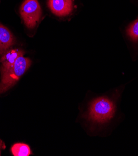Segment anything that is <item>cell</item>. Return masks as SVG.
I'll return each instance as SVG.
<instances>
[{
  "label": "cell",
  "instance_id": "ba28073f",
  "mask_svg": "<svg viewBox=\"0 0 138 156\" xmlns=\"http://www.w3.org/2000/svg\"><path fill=\"white\" fill-rule=\"evenodd\" d=\"M127 33L129 37L134 41H138V19L128 27Z\"/></svg>",
  "mask_w": 138,
  "mask_h": 156
},
{
  "label": "cell",
  "instance_id": "8992f818",
  "mask_svg": "<svg viewBox=\"0 0 138 156\" xmlns=\"http://www.w3.org/2000/svg\"><path fill=\"white\" fill-rule=\"evenodd\" d=\"M24 51L17 49L6 51L1 58V62L2 64L1 69H6L11 67L16 62L18 58L21 55H24Z\"/></svg>",
  "mask_w": 138,
  "mask_h": 156
},
{
  "label": "cell",
  "instance_id": "277c9868",
  "mask_svg": "<svg viewBox=\"0 0 138 156\" xmlns=\"http://www.w3.org/2000/svg\"><path fill=\"white\" fill-rule=\"evenodd\" d=\"M48 6L57 16H65L73 9L72 0H49Z\"/></svg>",
  "mask_w": 138,
  "mask_h": 156
},
{
  "label": "cell",
  "instance_id": "3957f363",
  "mask_svg": "<svg viewBox=\"0 0 138 156\" xmlns=\"http://www.w3.org/2000/svg\"><path fill=\"white\" fill-rule=\"evenodd\" d=\"M20 14L26 26L34 28L39 21L42 11L37 0H24L20 8Z\"/></svg>",
  "mask_w": 138,
  "mask_h": 156
},
{
  "label": "cell",
  "instance_id": "9c48e42d",
  "mask_svg": "<svg viewBox=\"0 0 138 156\" xmlns=\"http://www.w3.org/2000/svg\"><path fill=\"white\" fill-rule=\"evenodd\" d=\"M5 147V146L4 144V143L2 142V141L0 139V154H1V150L2 149H4Z\"/></svg>",
  "mask_w": 138,
  "mask_h": 156
},
{
  "label": "cell",
  "instance_id": "5b68a950",
  "mask_svg": "<svg viewBox=\"0 0 138 156\" xmlns=\"http://www.w3.org/2000/svg\"><path fill=\"white\" fill-rule=\"evenodd\" d=\"M14 43V39L8 29L0 24V54L5 53Z\"/></svg>",
  "mask_w": 138,
  "mask_h": 156
},
{
  "label": "cell",
  "instance_id": "7a4b0ae2",
  "mask_svg": "<svg viewBox=\"0 0 138 156\" xmlns=\"http://www.w3.org/2000/svg\"><path fill=\"white\" fill-rule=\"evenodd\" d=\"M31 61L24 55L18 58L14 64L10 68L1 69L2 81L0 83V93L6 91L19 80L21 76L29 68Z\"/></svg>",
  "mask_w": 138,
  "mask_h": 156
},
{
  "label": "cell",
  "instance_id": "52a82bcc",
  "mask_svg": "<svg viewBox=\"0 0 138 156\" xmlns=\"http://www.w3.org/2000/svg\"><path fill=\"white\" fill-rule=\"evenodd\" d=\"M11 152L14 156H28L31 154L29 146L26 144H15L11 147Z\"/></svg>",
  "mask_w": 138,
  "mask_h": 156
},
{
  "label": "cell",
  "instance_id": "6da1fadb",
  "mask_svg": "<svg viewBox=\"0 0 138 156\" xmlns=\"http://www.w3.org/2000/svg\"><path fill=\"white\" fill-rule=\"evenodd\" d=\"M116 105L106 97H100L91 103L88 113V119L94 123L103 124L108 122L115 116Z\"/></svg>",
  "mask_w": 138,
  "mask_h": 156
}]
</instances>
